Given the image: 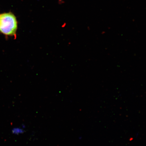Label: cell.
<instances>
[{
    "label": "cell",
    "instance_id": "6da1fadb",
    "mask_svg": "<svg viewBox=\"0 0 146 146\" xmlns=\"http://www.w3.org/2000/svg\"><path fill=\"white\" fill-rule=\"evenodd\" d=\"M17 29L15 16L11 13L0 15V32L7 35H13Z\"/></svg>",
    "mask_w": 146,
    "mask_h": 146
}]
</instances>
